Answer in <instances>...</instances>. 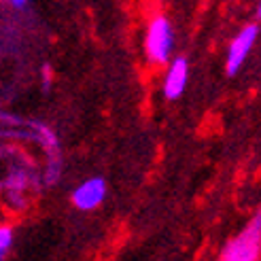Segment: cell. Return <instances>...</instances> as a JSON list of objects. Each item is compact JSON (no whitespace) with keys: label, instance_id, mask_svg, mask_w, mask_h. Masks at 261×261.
<instances>
[{"label":"cell","instance_id":"4","mask_svg":"<svg viewBox=\"0 0 261 261\" xmlns=\"http://www.w3.org/2000/svg\"><path fill=\"white\" fill-rule=\"evenodd\" d=\"M257 34H259V28L255 23H249V25H244V28L238 32V36L231 41V45L227 49V60H225V70L229 76H233L242 68L244 60L249 58L251 49L257 41Z\"/></svg>","mask_w":261,"mask_h":261},{"label":"cell","instance_id":"6","mask_svg":"<svg viewBox=\"0 0 261 261\" xmlns=\"http://www.w3.org/2000/svg\"><path fill=\"white\" fill-rule=\"evenodd\" d=\"M187 76H189V64L185 58L172 60L170 68H168L166 81H164V96L168 100H176L182 96V91L187 87Z\"/></svg>","mask_w":261,"mask_h":261},{"label":"cell","instance_id":"5","mask_svg":"<svg viewBox=\"0 0 261 261\" xmlns=\"http://www.w3.org/2000/svg\"><path fill=\"white\" fill-rule=\"evenodd\" d=\"M104 198H107V180L102 176H91L83 180L70 195L74 208L79 211H94L104 202Z\"/></svg>","mask_w":261,"mask_h":261},{"label":"cell","instance_id":"10","mask_svg":"<svg viewBox=\"0 0 261 261\" xmlns=\"http://www.w3.org/2000/svg\"><path fill=\"white\" fill-rule=\"evenodd\" d=\"M257 17L261 19V3H259V7H257Z\"/></svg>","mask_w":261,"mask_h":261},{"label":"cell","instance_id":"8","mask_svg":"<svg viewBox=\"0 0 261 261\" xmlns=\"http://www.w3.org/2000/svg\"><path fill=\"white\" fill-rule=\"evenodd\" d=\"M13 246V227L11 225H3L0 227V255H7Z\"/></svg>","mask_w":261,"mask_h":261},{"label":"cell","instance_id":"9","mask_svg":"<svg viewBox=\"0 0 261 261\" xmlns=\"http://www.w3.org/2000/svg\"><path fill=\"white\" fill-rule=\"evenodd\" d=\"M9 3L15 7V9H23L25 5H28V0H9Z\"/></svg>","mask_w":261,"mask_h":261},{"label":"cell","instance_id":"1","mask_svg":"<svg viewBox=\"0 0 261 261\" xmlns=\"http://www.w3.org/2000/svg\"><path fill=\"white\" fill-rule=\"evenodd\" d=\"M3 121L11 123L15 127H21L19 132L17 129H5V136L9 138H30L34 142L43 147L45 155H47V170H45V182L47 185H54L56 180H60L62 174V149H60V138L58 134L51 129L47 123L41 121H23L17 119L13 115H3Z\"/></svg>","mask_w":261,"mask_h":261},{"label":"cell","instance_id":"3","mask_svg":"<svg viewBox=\"0 0 261 261\" xmlns=\"http://www.w3.org/2000/svg\"><path fill=\"white\" fill-rule=\"evenodd\" d=\"M172 49H174V32H172L170 21L164 15L153 17L147 28V36H145L147 58L155 64H166L172 56Z\"/></svg>","mask_w":261,"mask_h":261},{"label":"cell","instance_id":"2","mask_svg":"<svg viewBox=\"0 0 261 261\" xmlns=\"http://www.w3.org/2000/svg\"><path fill=\"white\" fill-rule=\"evenodd\" d=\"M261 259V211L246 223V227L231 238L219 255V261H259Z\"/></svg>","mask_w":261,"mask_h":261},{"label":"cell","instance_id":"7","mask_svg":"<svg viewBox=\"0 0 261 261\" xmlns=\"http://www.w3.org/2000/svg\"><path fill=\"white\" fill-rule=\"evenodd\" d=\"M30 182H32V174L28 170H23V168H11L3 187L9 198H17V195H23V191L30 187Z\"/></svg>","mask_w":261,"mask_h":261}]
</instances>
